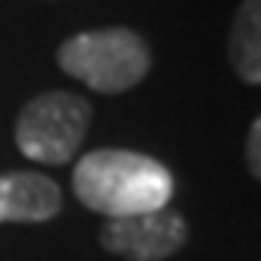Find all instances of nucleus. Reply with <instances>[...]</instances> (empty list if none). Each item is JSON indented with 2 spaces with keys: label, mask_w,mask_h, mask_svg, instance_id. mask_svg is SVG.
Segmentation results:
<instances>
[{
  "label": "nucleus",
  "mask_w": 261,
  "mask_h": 261,
  "mask_svg": "<svg viewBox=\"0 0 261 261\" xmlns=\"http://www.w3.org/2000/svg\"><path fill=\"white\" fill-rule=\"evenodd\" d=\"M72 192L85 208L114 220L167 208L173 198V176L148 154L101 148L76 164Z\"/></svg>",
  "instance_id": "1"
},
{
  "label": "nucleus",
  "mask_w": 261,
  "mask_h": 261,
  "mask_svg": "<svg viewBox=\"0 0 261 261\" xmlns=\"http://www.w3.org/2000/svg\"><path fill=\"white\" fill-rule=\"evenodd\" d=\"M57 60L66 76L79 79L82 85L104 95H120L145 79L151 50L142 35L129 29H98L63 41Z\"/></svg>",
  "instance_id": "2"
},
{
  "label": "nucleus",
  "mask_w": 261,
  "mask_h": 261,
  "mask_svg": "<svg viewBox=\"0 0 261 261\" xmlns=\"http://www.w3.org/2000/svg\"><path fill=\"white\" fill-rule=\"evenodd\" d=\"M88 123V101L66 91H47L22 107L16 120V145L38 164H66L82 148Z\"/></svg>",
  "instance_id": "3"
},
{
  "label": "nucleus",
  "mask_w": 261,
  "mask_h": 261,
  "mask_svg": "<svg viewBox=\"0 0 261 261\" xmlns=\"http://www.w3.org/2000/svg\"><path fill=\"white\" fill-rule=\"evenodd\" d=\"M186 239H189L186 220L170 208L114 217L101 230V246L129 261H164L173 252H179Z\"/></svg>",
  "instance_id": "4"
},
{
  "label": "nucleus",
  "mask_w": 261,
  "mask_h": 261,
  "mask_svg": "<svg viewBox=\"0 0 261 261\" xmlns=\"http://www.w3.org/2000/svg\"><path fill=\"white\" fill-rule=\"evenodd\" d=\"M60 211L57 182L41 173L0 176V223H41Z\"/></svg>",
  "instance_id": "5"
},
{
  "label": "nucleus",
  "mask_w": 261,
  "mask_h": 261,
  "mask_svg": "<svg viewBox=\"0 0 261 261\" xmlns=\"http://www.w3.org/2000/svg\"><path fill=\"white\" fill-rule=\"evenodd\" d=\"M230 57L239 79L261 82V0H246L230 29Z\"/></svg>",
  "instance_id": "6"
},
{
  "label": "nucleus",
  "mask_w": 261,
  "mask_h": 261,
  "mask_svg": "<svg viewBox=\"0 0 261 261\" xmlns=\"http://www.w3.org/2000/svg\"><path fill=\"white\" fill-rule=\"evenodd\" d=\"M261 120H252V129H249V145H246V161H249V173L252 176H261Z\"/></svg>",
  "instance_id": "7"
}]
</instances>
